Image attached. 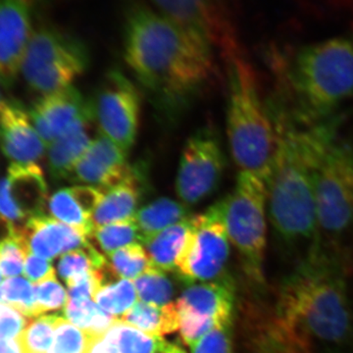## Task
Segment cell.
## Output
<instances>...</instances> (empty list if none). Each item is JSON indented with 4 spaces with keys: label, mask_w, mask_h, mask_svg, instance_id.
Here are the masks:
<instances>
[{
    "label": "cell",
    "mask_w": 353,
    "mask_h": 353,
    "mask_svg": "<svg viewBox=\"0 0 353 353\" xmlns=\"http://www.w3.org/2000/svg\"><path fill=\"white\" fill-rule=\"evenodd\" d=\"M230 241L240 256L248 282L263 289L268 220L267 181L256 174L240 171L231 194L221 199Z\"/></svg>",
    "instance_id": "8992f818"
},
{
    "label": "cell",
    "mask_w": 353,
    "mask_h": 353,
    "mask_svg": "<svg viewBox=\"0 0 353 353\" xmlns=\"http://www.w3.org/2000/svg\"><path fill=\"white\" fill-rule=\"evenodd\" d=\"M136 285L131 280L120 279L113 284L103 285L95 296L94 301L108 314L122 317L138 303Z\"/></svg>",
    "instance_id": "4dcf8cb0"
},
{
    "label": "cell",
    "mask_w": 353,
    "mask_h": 353,
    "mask_svg": "<svg viewBox=\"0 0 353 353\" xmlns=\"http://www.w3.org/2000/svg\"><path fill=\"white\" fill-rule=\"evenodd\" d=\"M268 62L279 92L272 103L297 124L333 119L353 97V36L272 48Z\"/></svg>",
    "instance_id": "277c9868"
},
{
    "label": "cell",
    "mask_w": 353,
    "mask_h": 353,
    "mask_svg": "<svg viewBox=\"0 0 353 353\" xmlns=\"http://www.w3.org/2000/svg\"><path fill=\"white\" fill-rule=\"evenodd\" d=\"M104 270H94L67 283L70 301H94L103 287Z\"/></svg>",
    "instance_id": "ab89813d"
},
{
    "label": "cell",
    "mask_w": 353,
    "mask_h": 353,
    "mask_svg": "<svg viewBox=\"0 0 353 353\" xmlns=\"http://www.w3.org/2000/svg\"><path fill=\"white\" fill-rule=\"evenodd\" d=\"M0 353H25L20 339L7 340L0 339Z\"/></svg>",
    "instance_id": "f6af8a7d"
},
{
    "label": "cell",
    "mask_w": 353,
    "mask_h": 353,
    "mask_svg": "<svg viewBox=\"0 0 353 353\" xmlns=\"http://www.w3.org/2000/svg\"><path fill=\"white\" fill-rule=\"evenodd\" d=\"M190 350L192 353H233V321L218 325Z\"/></svg>",
    "instance_id": "74e56055"
},
{
    "label": "cell",
    "mask_w": 353,
    "mask_h": 353,
    "mask_svg": "<svg viewBox=\"0 0 353 353\" xmlns=\"http://www.w3.org/2000/svg\"><path fill=\"white\" fill-rule=\"evenodd\" d=\"M103 336H95L79 329L61 315L52 347L48 353H90L95 343Z\"/></svg>",
    "instance_id": "1f68e13d"
},
{
    "label": "cell",
    "mask_w": 353,
    "mask_h": 353,
    "mask_svg": "<svg viewBox=\"0 0 353 353\" xmlns=\"http://www.w3.org/2000/svg\"><path fill=\"white\" fill-rule=\"evenodd\" d=\"M17 229L18 227L16 225L0 214V245L4 241H8L9 239L13 238Z\"/></svg>",
    "instance_id": "ee69618b"
},
{
    "label": "cell",
    "mask_w": 353,
    "mask_h": 353,
    "mask_svg": "<svg viewBox=\"0 0 353 353\" xmlns=\"http://www.w3.org/2000/svg\"><path fill=\"white\" fill-rule=\"evenodd\" d=\"M61 315H41L29 323L20 336L25 353H48Z\"/></svg>",
    "instance_id": "d6a6232c"
},
{
    "label": "cell",
    "mask_w": 353,
    "mask_h": 353,
    "mask_svg": "<svg viewBox=\"0 0 353 353\" xmlns=\"http://www.w3.org/2000/svg\"><path fill=\"white\" fill-rule=\"evenodd\" d=\"M3 303L13 306L23 314L37 318L36 294L34 285L27 279L14 277L4 281L1 285Z\"/></svg>",
    "instance_id": "e575fe53"
},
{
    "label": "cell",
    "mask_w": 353,
    "mask_h": 353,
    "mask_svg": "<svg viewBox=\"0 0 353 353\" xmlns=\"http://www.w3.org/2000/svg\"><path fill=\"white\" fill-rule=\"evenodd\" d=\"M26 278L34 284L43 282L48 279L55 278V270L50 260L29 253L25 261Z\"/></svg>",
    "instance_id": "b9f144b4"
},
{
    "label": "cell",
    "mask_w": 353,
    "mask_h": 353,
    "mask_svg": "<svg viewBox=\"0 0 353 353\" xmlns=\"http://www.w3.org/2000/svg\"><path fill=\"white\" fill-rule=\"evenodd\" d=\"M119 320L145 333L162 338L165 334L178 331L180 313L176 303L159 306L138 301Z\"/></svg>",
    "instance_id": "cb8c5ba5"
},
{
    "label": "cell",
    "mask_w": 353,
    "mask_h": 353,
    "mask_svg": "<svg viewBox=\"0 0 353 353\" xmlns=\"http://www.w3.org/2000/svg\"><path fill=\"white\" fill-rule=\"evenodd\" d=\"M34 0H0V83L10 85L21 72L34 30Z\"/></svg>",
    "instance_id": "5bb4252c"
},
{
    "label": "cell",
    "mask_w": 353,
    "mask_h": 353,
    "mask_svg": "<svg viewBox=\"0 0 353 353\" xmlns=\"http://www.w3.org/2000/svg\"><path fill=\"white\" fill-rule=\"evenodd\" d=\"M139 299L146 303L163 306L170 303L173 296L171 281L160 269H150L134 280Z\"/></svg>",
    "instance_id": "836d02e7"
},
{
    "label": "cell",
    "mask_w": 353,
    "mask_h": 353,
    "mask_svg": "<svg viewBox=\"0 0 353 353\" xmlns=\"http://www.w3.org/2000/svg\"><path fill=\"white\" fill-rule=\"evenodd\" d=\"M6 102V101H4L3 97H2L1 92H0V112H1V109L3 108Z\"/></svg>",
    "instance_id": "c3c4849f"
},
{
    "label": "cell",
    "mask_w": 353,
    "mask_h": 353,
    "mask_svg": "<svg viewBox=\"0 0 353 353\" xmlns=\"http://www.w3.org/2000/svg\"><path fill=\"white\" fill-rule=\"evenodd\" d=\"M179 313H180L179 332H180L181 339L183 343L190 347L219 325L210 318L202 317L189 311L179 309Z\"/></svg>",
    "instance_id": "f35d334b"
},
{
    "label": "cell",
    "mask_w": 353,
    "mask_h": 353,
    "mask_svg": "<svg viewBox=\"0 0 353 353\" xmlns=\"http://www.w3.org/2000/svg\"><path fill=\"white\" fill-rule=\"evenodd\" d=\"M123 48L128 66L167 112H178L212 78L210 44L139 0L124 10Z\"/></svg>",
    "instance_id": "6da1fadb"
},
{
    "label": "cell",
    "mask_w": 353,
    "mask_h": 353,
    "mask_svg": "<svg viewBox=\"0 0 353 353\" xmlns=\"http://www.w3.org/2000/svg\"><path fill=\"white\" fill-rule=\"evenodd\" d=\"M92 108L73 85L43 95L29 111L32 125L46 146L59 138Z\"/></svg>",
    "instance_id": "9a60e30c"
},
{
    "label": "cell",
    "mask_w": 353,
    "mask_h": 353,
    "mask_svg": "<svg viewBox=\"0 0 353 353\" xmlns=\"http://www.w3.org/2000/svg\"><path fill=\"white\" fill-rule=\"evenodd\" d=\"M157 353H185V352L182 347H179L175 343L163 341Z\"/></svg>",
    "instance_id": "7dc6e473"
},
{
    "label": "cell",
    "mask_w": 353,
    "mask_h": 353,
    "mask_svg": "<svg viewBox=\"0 0 353 353\" xmlns=\"http://www.w3.org/2000/svg\"><path fill=\"white\" fill-rule=\"evenodd\" d=\"M318 240H338L353 227V148L336 141L323 160L316 189Z\"/></svg>",
    "instance_id": "ba28073f"
},
{
    "label": "cell",
    "mask_w": 353,
    "mask_h": 353,
    "mask_svg": "<svg viewBox=\"0 0 353 353\" xmlns=\"http://www.w3.org/2000/svg\"><path fill=\"white\" fill-rule=\"evenodd\" d=\"M222 202H216L190 220V231L176 262V272L185 282H211L222 277L230 255Z\"/></svg>",
    "instance_id": "9c48e42d"
},
{
    "label": "cell",
    "mask_w": 353,
    "mask_h": 353,
    "mask_svg": "<svg viewBox=\"0 0 353 353\" xmlns=\"http://www.w3.org/2000/svg\"><path fill=\"white\" fill-rule=\"evenodd\" d=\"M88 63L90 53L82 39L63 30L43 26L32 34L21 73L29 87L43 97L72 85Z\"/></svg>",
    "instance_id": "52a82bcc"
},
{
    "label": "cell",
    "mask_w": 353,
    "mask_h": 353,
    "mask_svg": "<svg viewBox=\"0 0 353 353\" xmlns=\"http://www.w3.org/2000/svg\"><path fill=\"white\" fill-rule=\"evenodd\" d=\"M48 196V183L38 164L11 163L0 179V214L16 226L43 214Z\"/></svg>",
    "instance_id": "4fadbf2b"
},
{
    "label": "cell",
    "mask_w": 353,
    "mask_h": 353,
    "mask_svg": "<svg viewBox=\"0 0 353 353\" xmlns=\"http://www.w3.org/2000/svg\"><path fill=\"white\" fill-rule=\"evenodd\" d=\"M176 303L180 310L210 318L217 324L232 322L234 306L233 281L229 277H221L213 282L192 284L183 290Z\"/></svg>",
    "instance_id": "d6986e66"
},
{
    "label": "cell",
    "mask_w": 353,
    "mask_h": 353,
    "mask_svg": "<svg viewBox=\"0 0 353 353\" xmlns=\"http://www.w3.org/2000/svg\"><path fill=\"white\" fill-rule=\"evenodd\" d=\"M36 294L37 317L51 311L66 307L68 303V292L58 282L57 277L48 279L34 284Z\"/></svg>",
    "instance_id": "8d00e7d4"
},
{
    "label": "cell",
    "mask_w": 353,
    "mask_h": 353,
    "mask_svg": "<svg viewBox=\"0 0 353 353\" xmlns=\"http://www.w3.org/2000/svg\"><path fill=\"white\" fill-rule=\"evenodd\" d=\"M108 267L115 277L136 280L154 268L152 260L141 243H134L106 255Z\"/></svg>",
    "instance_id": "4316f807"
},
{
    "label": "cell",
    "mask_w": 353,
    "mask_h": 353,
    "mask_svg": "<svg viewBox=\"0 0 353 353\" xmlns=\"http://www.w3.org/2000/svg\"><path fill=\"white\" fill-rule=\"evenodd\" d=\"M94 108L77 120L59 138L48 146V164L50 176L55 180H70L79 160L92 143Z\"/></svg>",
    "instance_id": "44dd1931"
},
{
    "label": "cell",
    "mask_w": 353,
    "mask_h": 353,
    "mask_svg": "<svg viewBox=\"0 0 353 353\" xmlns=\"http://www.w3.org/2000/svg\"><path fill=\"white\" fill-rule=\"evenodd\" d=\"M90 353H119V352H118V348L114 345L113 341L108 339L105 334L101 341L95 343Z\"/></svg>",
    "instance_id": "bcb514c9"
},
{
    "label": "cell",
    "mask_w": 353,
    "mask_h": 353,
    "mask_svg": "<svg viewBox=\"0 0 353 353\" xmlns=\"http://www.w3.org/2000/svg\"><path fill=\"white\" fill-rule=\"evenodd\" d=\"M189 206L169 197H161L137 211L134 219L141 234V245L167 228L189 219Z\"/></svg>",
    "instance_id": "603a6c76"
},
{
    "label": "cell",
    "mask_w": 353,
    "mask_h": 353,
    "mask_svg": "<svg viewBox=\"0 0 353 353\" xmlns=\"http://www.w3.org/2000/svg\"><path fill=\"white\" fill-rule=\"evenodd\" d=\"M160 12L194 32L230 59L243 52L227 9L220 0H153Z\"/></svg>",
    "instance_id": "7c38bea8"
},
{
    "label": "cell",
    "mask_w": 353,
    "mask_h": 353,
    "mask_svg": "<svg viewBox=\"0 0 353 353\" xmlns=\"http://www.w3.org/2000/svg\"><path fill=\"white\" fill-rule=\"evenodd\" d=\"M226 166L224 150L211 128L197 130L188 139L181 157L176 192L185 205H194L217 190Z\"/></svg>",
    "instance_id": "30bf717a"
},
{
    "label": "cell",
    "mask_w": 353,
    "mask_h": 353,
    "mask_svg": "<svg viewBox=\"0 0 353 353\" xmlns=\"http://www.w3.org/2000/svg\"><path fill=\"white\" fill-rule=\"evenodd\" d=\"M90 239L106 255L134 243H141V234L134 218L95 227Z\"/></svg>",
    "instance_id": "f546056e"
},
{
    "label": "cell",
    "mask_w": 353,
    "mask_h": 353,
    "mask_svg": "<svg viewBox=\"0 0 353 353\" xmlns=\"http://www.w3.org/2000/svg\"><path fill=\"white\" fill-rule=\"evenodd\" d=\"M228 71L227 134L240 171L268 181L277 146L270 108L262 99L259 81L243 53L230 58Z\"/></svg>",
    "instance_id": "5b68a950"
},
{
    "label": "cell",
    "mask_w": 353,
    "mask_h": 353,
    "mask_svg": "<svg viewBox=\"0 0 353 353\" xmlns=\"http://www.w3.org/2000/svg\"><path fill=\"white\" fill-rule=\"evenodd\" d=\"M18 232L30 253L48 260L90 243L83 232L43 213L30 218L22 227H18Z\"/></svg>",
    "instance_id": "ac0fdd59"
},
{
    "label": "cell",
    "mask_w": 353,
    "mask_h": 353,
    "mask_svg": "<svg viewBox=\"0 0 353 353\" xmlns=\"http://www.w3.org/2000/svg\"><path fill=\"white\" fill-rule=\"evenodd\" d=\"M352 322L345 268L336 252L315 243L281 283L265 330L280 353H313L347 340Z\"/></svg>",
    "instance_id": "7a4b0ae2"
},
{
    "label": "cell",
    "mask_w": 353,
    "mask_h": 353,
    "mask_svg": "<svg viewBox=\"0 0 353 353\" xmlns=\"http://www.w3.org/2000/svg\"><path fill=\"white\" fill-rule=\"evenodd\" d=\"M19 232L13 238L0 245V271L4 277L14 278L24 270L25 261L29 254Z\"/></svg>",
    "instance_id": "d590c367"
},
{
    "label": "cell",
    "mask_w": 353,
    "mask_h": 353,
    "mask_svg": "<svg viewBox=\"0 0 353 353\" xmlns=\"http://www.w3.org/2000/svg\"><path fill=\"white\" fill-rule=\"evenodd\" d=\"M250 353H279V352L270 336L264 332H261L259 338L253 343Z\"/></svg>",
    "instance_id": "7bdbcfd3"
},
{
    "label": "cell",
    "mask_w": 353,
    "mask_h": 353,
    "mask_svg": "<svg viewBox=\"0 0 353 353\" xmlns=\"http://www.w3.org/2000/svg\"><path fill=\"white\" fill-rule=\"evenodd\" d=\"M132 169L127 152L99 132L79 160L70 180L106 190L122 182Z\"/></svg>",
    "instance_id": "2e32d148"
},
{
    "label": "cell",
    "mask_w": 353,
    "mask_h": 353,
    "mask_svg": "<svg viewBox=\"0 0 353 353\" xmlns=\"http://www.w3.org/2000/svg\"><path fill=\"white\" fill-rule=\"evenodd\" d=\"M113 341L119 353H157L163 340L118 321L105 334Z\"/></svg>",
    "instance_id": "f1b7e54d"
},
{
    "label": "cell",
    "mask_w": 353,
    "mask_h": 353,
    "mask_svg": "<svg viewBox=\"0 0 353 353\" xmlns=\"http://www.w3.org/2000/svg\"><path fill=\"white\" fill-rule=\"evenodd\" d=\"M141 173L132 167L131 173L122 182L102 190L101 201L92 217L94 228L134 218L143 196Z\"/></svg>",
    "instance_id": "7402d4cb"
},
{
    "label": "cell",
    "mask_w": 353,
    "mask_h": 353,
    "mask_svg": "<svg viewBox=\"0 0 353 353\" xmlns=\"http://www.w3.org/2000/svg\"><path fill=\"white\" fill-rule=\"evenodd\" d=\"M270 112L277 146L268 187V219L285 246L308 245L318 240L316 189L323 160L336 141L338 117L304 126L274 104Z\"/></svg>",
    "instance_id": "3957f363"
},
{
    "label": "cell",
    "mask_w": 353,
    "mask_h": 353,
    "mask_svg": "<svg viewBox=\"0 0 353 353\" xmlns=\"http://www.w3.org/2000/svg\"><path fill=\"white\" fill-rule=\"evenodd\" d=\"M102 196V190L92 185L63 188L48 197L51 217L92 236L94 225L92 217Z\"/></svg>",
    "instance_id": "ffe728a7"
},
{
    "label": "cell",
    "mask_w": 353,
    "mask_h": 353,
    "mask_svg": "<svg viewBox=\"0 0 353 353\" xmlns=\"http://www.w3.org/2000/svg\"><path fill=\"white\" fill-rule=\"evenodd\" d=\"M92 103L101 134L124 152H129L136 143L139 127L141 95L138 88L122 72L111 70Z\"/></svg>",
    "instance_id": "8fae6325"
},
{
    "label": "cell",
    "mask_w": 353,
    "mask_h": 353,
    "mask_svg": "<svg viewBox=\"0 0 353 353\" xmlns=\"http://www.w3.org/2000/svg\"><path fill=\"white\" fill-rule=\"evenodd\" d=\"M64 317L79 329L103 336L119 319L108 314L94 301H70L64 308Z\"/></svg>",
    "instance_id": "484cf974"
},
{
    "label": "cell",
    "mask_w": 353,
    "mask_h": 353,
    "mask_svg": "<svg viewBox=\"0 0 353 353\" xmlns=\"http://www.w3.org/2000/svg\"><path fill=\"white\" fill-rule=\"evenodd\" d=\"M30 323V318L18 309L0 301V339H20Z\"/></svg>",
    "instance_id": "60d3db41"
},
{
    "label": "cell",
    "mask_w": 353,
    "mask_h": 353,
    "mask_svg": "<svg viewBox=\"0 0 353 353\" xmlns=\"http://www.w3.org/2000/svg\"><path fill=\"white\" fill-rule=\"evenodd\" d=\"M2 280H3V274L0 271V287H1Z\"/></svg>",
    "instance_id": "681fc988"
},
{
    "label": "cell",
    "mask_w": 353,
    "mask_h": 353,
    "mask_svg": "<svg viewBox=\"0 0 353 353\" xmlns=\"http://www.w3.org/2000/svg\"><path fill=\"white\" fill-rule=\"evenodd\" d=\"M108 260L92 243L62 255L58 273L65 283L94 270H105Z\"/></svg>",
    "instance_id": "83f0119b"
},
{
    "label": "cell",
    "mask_w": 353,
    "mask_h": 353,
    "mask_svg": "<svg viewBox=\"0 0 353 353\" xmlns=\"http://www.w3.org/2000/svg\"><path fill=\"white\" fill-rule=\"evenodd\" d=\"M0 148L16 164H38L48 148L29 112L17 102L6 101L0 112Z\"/></svg>",
    "instance_id": "e0dca14e"
},
{
    "label": "cell",
    "mask_w": 353,
    "mask_h": 353,
    "mask_svg": "<svg viewBox=\"0 0 353 353\" xmlns=\"http://www.w3.org/2000/svg\"><path fill=\"white\" fill-rule=\"evenodd\" d=\"M192 217L167 228L143 243L157 268L164 272L176 271V260L189 236Z\"/></svg>",
    "instance_id": "d4e9b609"
}]
</instances>
